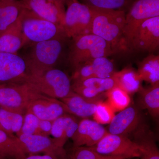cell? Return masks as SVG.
Instances as JSON below:
<instances>
[{
    "label": "cell",
    "mask_w": 159,
    "mask_h": 159,
    "mask_svg": "<svg viewBox=\"0 0 159 159\" xmlns=\"http://www.w3.org/2000/svg\"><path fill=\"white\" fill-rule=\"evenodd\" d=\"M20 19L27 45L48 40L66 34L61 26L40 17L25 8Z\"/></svg>",
    "instance_id": "5b68a950"
},
{
    "label": "cell",
    "mask_w": 159,
    "mask_h": 159,
    "mask_svg": "<svg viewBox=\"0 0 159 159\" xmlns=\"http://www.w3.org/2000/svg\"><path fill=\"white\" fill-rule=\"evenodd\" d=\"M58 1H60L61 2L64 3L65 5H66V4L69 2L70 1H71V0H58Z\"/></svg>",
    "instance_id": "d590c367"
},
{
    "label": "cell",
    "mask_w": 159,
    "mask_h": 159,
    "mask_svg": "<svg viewBox=\"0 0 159 159\" xmlns=\"http://www.w3.org/2000/svg\"><path fill=\"white\" fill-rule=\"evenodd\" d=\"M138 103L140 107L148 111L154 119L159 116V84L142 87L138 92Z\"/></svg>",
    "instance_id": "d4e9b609"
},
{
    "label": "cell",
    "mask_w": 159,
    "mask_h": 159,
    "mask_svg": "<svg viewBox=\"0 0 159 159\" xmlns=\"http://www.w3.org/2000/svg\"><path fill=\"white\" fill-rule=\"evenodd\" d=\"M24 159H64L50 154H33L26 156Z\"/></svg>",
    "instance_id": "e575fe53"
},
{
    "label": "cell",
    "mask_w": 159,
    "mask_h": 159,
    "mask_svg": "<svg viewBox=\"0 0 159 159\" xmlns=\"http://www.w3.org/2000/svg\"><path fill=\"white\" fill-rule=\"evenodd\" d=\"M142 81L151 85L159 84V56L151 54L138 64L137 70Z\"/></svg>",
    "instance_id": "484cf974"
},
{
    "label": "cell",
    "mask_w": 159,
    "mask_h": 159,
    "mask_svg": "<svg viewBox=\"0 0 159 159\" xmlns=\"http://www.w3.org/2000/svg\"><path fill=\"white\" fill-rule=\"evenodd\" d=\"M25 9L63 28L66 9L58 0H20Z\"/></svg>",
    "instance_id": "5bb4252c"
},
{
    "label": "cell",
    "mask_w": 159,
    "mask_h": 159,
    "mask_svg": "<svg viewBox=\"0 0 159 159\" xmlns=\"http://www.w3.org/2000/svg\"><path fill=\"white\" fill-rule=\"evenodd\" d=\"M109 104L115 112L120 111L130 105L129 95L119 87L116 85L106 93Z\"/></svg>",
    "instance_id": "f1b7e54d"
},
{
    "label": "cell",
    "mask_w": 159,
    "mask_h": 159,
    "mask_svg": "<svg viewBox=\"0 0 159 159\" xmlns=\"http://www.w3.org/2000/svg\"><path fill=\"white\" fill-rule=\"evenodd\" d=\"M27 45L20 18L16 22L0 33V52L17 54L19 50Z\"/></svg>",
    "instance_id": "d6986e66"
},
{
    "label": "cell",
    "mask_w": 159,
    "mask_h": 159,
    "mask_svg": "<svg viewBox=\"0 0 159 159\" xmlns=\"http://www.w3.org/2000/svg\"><path fill=\"white\" fill-rule=\"evenodd\" d=\"M16 137L27 156L43 154L67 159L65 149L54 138L39 134H20Z\"/></svg>",
    "instance_id": "8fae6325"
},
{
    "label": "cell",
    "mask_w": 159,
    "mask_h": 159,
    "mask_svg": "<svg viewBox=\"0 0 159 159\" xmlns=\"http://www.w3.org/2000/svg\"><path fill=\"white\" fill-rule=\"evenodd\" d=\"M60 100L65 104L69 114L82 119H88L93 116L98 103L103 101L102 97L87 99L74 92Z\"/></svg>",
    "instance_id": "ac0fdd59"
},
{
    "label": "cell",
    "mask_w": 159,
    "mask_h": 159,
    "mask_svg": "<svg viewBox=\"0 0 159 159\" xmlns=\"http://www.w3.org/2000/svg\"><path fill=\"white\" fill-rule=\"evenodd\" d=\"M159 47V16L142 22L134 31L129 50L152 52Z\"/></svg>",
    "instance_id": "30bf717a"
},
{
    "label": "cell",
    "mask_w": 159,
    "mask_h": 159,
    "mask_svg": "<svg viewBox=\"0 0 159 159\" xmlns=\"http://www.w3.org/2000/svg\"><path fill=\"white\" fill-rule=\"evenodd\" d=\"M70 157V159H129L100 154L91 147L87 146L73 147Z\"/></svg>",
    "instance_id": "4dcf8cb0"
},
{
    "label": "cell",
    "mask_w": 159,
    "mask_h": 159,
    "mask_svg": "<svg viewBox=\"0 0 159 159\" xmlns=\"http://www.w3.org/2000/svg\"><path fill=\"white\" fill-rule=\"evenodd\" d=\"M25 82L38 93L54 99H62L73 92L68 76L56 68L29 74Z\"/></svg>",
    "instance_id": "3957f363"
},
{
    "label": "cell",
    "mask_w": 159,
    "mask_h": 159,
    "mask_svg": "<svg viewBox=\"0 0 159 159\" xmlns=\"http://www.w3.org/2000/svg\"><path fill=\"white\" fill-rule=\"evenodd\" d=\"M53 121L40 120L37 134L49 136L51 135Z\"/></svg>",
    "instance_id": "836d02e7"
},
{
    "label": "cell",
    "mask_w": 159,
    "mask_h": 159,
    "mask_svg": "<svg viewBox=\"0 0 159 159\" xmlns=\"http://www.w3.org/2000/svg\"><path fill=\"white\" fill-rule=\"evenodd\" d=\"M112 77L100 78L91 77L82 80H75L72 84L73 92L86 99L101 98L106 93L116 86Z\"/></svg>",
    "instance_id": "e0dca14e"
},
{
    "label": "cell",
    "mask_w": 159,
    "mask_h": 159,
    "mask_svg": "<svg viewBox=\"0 0 159 159\" xmlns=\"http://www.w3.org/2000/svg\"><path fill=\"white\" fill-rule=\"evenodd\" d=\"M100 154L122 157L125 159L140 158V146L128 137L108 133L96 145L90 147Z\"/></svg>",
    "instance_id": "ba28073f"
},
{
    "label": "cell",
    "mask_w": 159,
    "mask_h": 159,
    "mask_svg": "<svg viewBox=\"0 0 159 159\" xmlns=\"http://www.w3.org/2000/svg\"><path fill=\"white\" fill-rule=\"evenodd\" d=\"M90 8L92 12L91 33L109 43L114 54L127 50L124 34L125 11Z\"/></svg>",
    "instance_id": "6da1fadb"
},
{
    "label": "cell",
    "mask_w": 159,
    "mask_h": 159,
    "mask_svg": "<svg viewBox=\"0 0 159 159\" xmlns=\"http://www.w3.org/2000/svg\"><path fill=\"white\" fill-rule=\"evenodd\" d=\"M115 111L107 101H101L98 103L93 115L94 121L102 124H109L115 116Z\"/></svg>",
    "instance_id": "1f68e13d"
},
{
    "label": "cell",
    "mask_w": 159,
    "mask_h": 159,
    "mask_svg": "<svg viewBox=\"0 0 159 159\" xmlns=\"http://www.w3.org/2000/svg\"><path fill=\"white\" fill-rule=\"evenodd\" d=\"M38 94L25 82L0 84V107L25 113L29 102Z\"/></svg>",
    "instance_id": "8992f818"
},
{
    "label": "cell",
    "mask_w": 159,
    "mask_h": 159,
    "mask_svg": "<svg viewBox=\"0 0 159 159\" xmlns=\"http://www.w3.org/2000/svg\"><path fill=\"white\" fill-rule=\"evenodd\" d=\"M83 74L86 78H110L115 70L113 63L107 57H99L90 60L80 65Z\"/></svg>",
    "instance_id": "7402d4cb"
},
{
    "label": "cell",
    "mask_w": 159,
    "mask_h": 159,
    "mask_svg": "<svg viewBox=\"0 0 159 159\" xmlns=\"http://www.w3.org/2000/svg\"><path fill=\"white\" fill-rule=\"evenodd\" d=\"M28 74L25 58L17 54L0 52V84L25 82Z\"/></svg>",
    "instance_id": "7c38bea8"
},
{
    "label": "cell",
    "mask_w": 159,
    "mask_h": 159,
    "mask_svg": "<svg viewBox=\"0 0 159 159\" xmlns=\"http://www.w3.org/2000/svg\"><path fill=\"white\" fill-rule=\"evenodd\" d=\"M24 115L0 107V125L3 130L10 135L20 134L24 121Z\"/></svg>",
    "instance_id": "83f0119b"
},
{
    "label": "cell",
    "mask_w": 159,
    "mask_h": 159,
    "mask_svg": "<svg viewBox=\"0 0 159 159\" xmlns=\"http://www.w3.org/2000/svg\"><path fill=\"white\" fill-rule=\"evenodd\" d=\"M116 85L125 91L129 95L138 92L143 87L142 80L136 70L132 67L126 66L121 70L116 71L112 77Z\"/></svg>",
    "instance_id": "603a6c76"
},
{
    "label": "cell",
    "mask_w": 159,
    "mask_h": 159,
    "mask_svg": "<svg viewBox=\"0 0 159 159\" xmlns=\"http://www.w3.org/2000/svg\"><path fill=\"white\" fill-rule=\"evenodd\" d=\"M142 116L134 106H129L115 115L109 123L107 131L112 134L128 137L142 124Z\"/></svg>",
    "instance_id": "9a60e30c"
},
{
    "label": "cell",
    "mask_w": 159,
    "mask_h": 159,
    "mask_svg": "<svg viewBox=\"0 0 159 159\" xmlns=\"http://www.w3.org/2000/svg\"><path fill=\"white\" fill-rule=\"evenodd\" d=\"M72 39L68 57L74 69L90 60L108 57L114 54L109 43L92 33L79 35Z\"/></svg>",
    "instance_id": "277c9868"
},
{
    "label": "cell",
    "mask_w": 159,
    "mask_h": 159,
    "mask_svg": "<svg viewBox=\"0 0 159 159\" xmlns=\"http://www.w3.org/2000/svg\"><path fill=\"white\" fill-rule=\"evenodd\" d=\"M69 38L66 34L31 44L25 58L28 74L38 73L55 68L64 50Z\"/></svg>",
    "instance_id": "7a4b0ae2"
},
{
    "label": "cell",
    "mask_w": 159,
    "mask_h": 159,
    "mask_svg": "<svg viewBox=\"0 0 159 159\" xmlns=\"http://www.w3.org/2000/svg\"><path fill=\"white\" fill-rule=\"evenodd\" d=\"M26 111L32 113L40 120L51 121L68 113L65 104L60 99L40 94H38L30 101Z\"/></svg>",
    "instance_id": "4fadbf2b"
},
{
    "label": "cell",
    "mask_w": 159,
    "mask_h": 159,
    "mask_svg": "<svg viewBox=\"0 0 159 159\" xmlns=\"http://www.w3.org/2000/svg\"><path fill=\"white\" fill-rule=\"evenodd\" d=\"M79 122L75 116L64 114L53 121L51 135L61 146L64 147L67 141L75 134Z\"/></svg>",
    "instance_id": "44dd1931"
},
{
    "label": "cell",
    "mask_w": 159,
    "mask_h": 159,
    "mask_svg": "<svg viewBox=\"0 0 159 159\" xmlns=\"http://www.w3.org/2000/svg\"><path fill=\"white\" fill-rule=\"evenodd\" d=\"M108 133L102 125L94 120L83 119L79 121L77 130L71 139L74 147H92Z\"/></svg>",
    "instance_id": "2e32d148"
},
{
    "label": "cell",
    "mask_w": 159,
    "mask_h": 159,
    "mask_svg": "<svg viewBox=\"0 0 159 159\" xmlns=\"http://www.w3.org/2000/svg\"><path fill=\"white\" fill-rule=\"evenodd\" d=\"M132 0H83L84 4L91 8L123 10L130 5Z\"/></svg>",
    "instance_id": "f546056e"
},
{
    "label": "cell",
    "mask_w": 159,
    "mask_h": 159,
    "mask_svg": "<svg viewBox=\"0 0 159 159\" xmlns=\"http://www.w3.org/2000/svg\"><path fill=\"white\" fill-rule=\"evenodd\" d=\"M63 29L69 39L91 33L92 12L88 6L78 0H71L66 4Z\"/></svg>",
    "instance_id": "52a82bcc"
},
{
    "label": "cell",
    "mask_w": 159,
    "mask_h": 159,
    "mask_svg": "<svg viewBox=\"0 0 159 159\" xmlns=\"http://www.w3.org/2000/svg\"><path fill=\"white\" fill-rule=\"evenodd\" d=\"M158 16L159 0H134L125 14L124 34L127 50L137 27L145 20Z\"/></svg>",
    "instance_id": "9c48e42d"
},
{
    "label": "cell",
    "mask_w": 159,
    "mask_h": 159,
    "mask_svg": "<svg viewBox=\"0 0 159 159\" xmlns=\"http://www.w3.org/2000/svg\"><path fill=\"white\" fill-rule=\"evenodd\" d=\"M0 159H9L6 157L4 156L2 153H0Z\"/></svg>",
    "instance_id": "8d00e7d4"
},
{
    "label": "cell",
    "mask_w": 159,
    "mask_h": 159,
    "mask_svg": "<svg viewBox=\"0 0 159 159\" xmlns=\"http://www.w3.org/2000/svg\"><path fill=\"white\" fill-rule=\"evenodd\" d=\"M134 142L141 148V159H159V151L153 133L142 123L133 134Z\"/></svg>",
    "instance_id": "ffe728a7"
},
{
    "label": "cell",
    "mask_w": 159,
    "mask_h": 159,
    "mask_svg": "<svg viewBox=\"0 0 159 159\" xmlns=\"http://www.w3.org/2000/svg\"><path fill=\"white\" fill-rule=\"evenodd\" d=\"M0 129H1V130H3L2 129V127H1V125H0Z\"/></svg>",
    "instance_id": "74e56055"
},
{
    "label": "cell",
    "mask_w": 159,
    "mask_h": 159,
    "mask_svg": "<svg viewBox=\"0 0 159 159\" xmlns=\"http://www.w3.org/2000/svg\"><path fill=\"white\" fill-rule=\"evenodd\" d=\"M0 153L8 159H24L26 157L17 137L0 129Z\"/></svg>",
    "instance_id": "4316f807"
},
{
    "label": "cell",
    "mask_w": 159,
    "mask_h": 159,
    "mask_svg": "<svg viewBox=\"0 0 159 159\" xmlns=\"http://www.w3.org/2000/svg\"><path fill=\"white\" fill-rule=\"evenodd\" d=\"M40 119L30 112L26 111L20 134H37Z\"/></svg>",
    "instance_id": "d6a6232c"
},
{
    "label": "cell",
    "mask_w": 159,
    "mask_h": 159,
    "mask_svg": "<svg viewBox=\"0 0 159 159\" xmlns=\"http://www.w3.org/2000/svg\"><path fill=\"white\" fill-rule=\"evenodd\" d=\"M25 9L20 0H0V33L16 22Z\"/></svg>",
    "instance_id": "cb8c5ba5"
}]
</instances>
